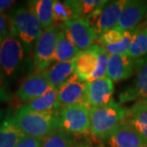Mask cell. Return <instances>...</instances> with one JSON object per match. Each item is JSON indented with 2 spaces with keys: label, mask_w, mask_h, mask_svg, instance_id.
<instances>
[{
  "label": "cell",
  "mask_w": 147,
  "mask_h": 147,
  "mask_svg": "<svg viewBox=\"0 0 147 147\" xmlns=\"http://www.w3.org/2000/svg\"><path fill=\"white\" fill-rule=\"evenodd\" d=\"M13 119L27 137L43 139L60 129V110L38 112L22 105L13 112Z\"/></svg>",
  "instance_id": "1"
},
{
  "label": "cell",
  "mask_w": 147,
  "mask_h": 147,
  "mask_svg": "<svg viewBox=\"0 0 147 147\" xmlns=\"http://www.w3.org/2000/svg\"><path fill=\"white\" fill-rule=\"evenodd\" d=\"M7 16L10 34L16 37L30 54L43 31L41 24L28 5L11 10Z\"/></svg>",
  "instance_id": "2"
},
{
  "label": "cell",
  "mask_w": 147,
  "mask_h": 147,
  "mask_svg": "<svg viewBox=\"0 0 147 147\" xmlns=\"http://www.w3.org/2000/svg\"><path fill=\"white\" fill-rule=\"evenodd\" d=\"M127 109L113 100L110 104L90 107V132L101 141H106L122 122L126 119Z\"/></svg>",
  "instance_id": "3"
},
{
  "label": "cell",
  "mask_w": 147,
  "mask_h": 147,
  "mask_svg": "<svg viewBox=\"0 0 147 147\" xmlns=\"http://www.w3.org/2000/svg\"><path fill=\"white\" fill-rule=\"evenodd\" d=\"M29 54L16 37L9 34L0 44V72L4 79H15L22 72Z\"/></svg>",
  "instance_id": "4"
},
{
  "label": "cell",
  "mask_w": 147,
  "mask_h": 147,
  "mask_svg": "<svg viewBox=\"0 0 147 147\" xmlns=\"http://www.w3.org/2000/svg\"><path fill=\"white\" fill-rule=\"evenodd\" d=\"M90 126V107L87 104L77 103L60 110V129L78 136L88 134Z\"/></svg>",
  "instance_id": "5"
},
{
  "label": "cell",
  "mask_w": 147,
  "mask_h": 147,
  "mask_svg": "<svg viewBox=\"0 0 147 147\" xmlns=\"http://www.w3.org/2000/svg\"><path fill=\"white\" fill-rule=\"evenodd\" d=\"M61 26H53L43 30L33 52V65L35 70H44L54 62L56 48Z\"/></svg>",
  "instance_id": "6"
},
{
  "label": "cell",
  "mask_w": 147,
  "mask_h": 147,
  "mask_svg": "<svg viewBox=\"0 0 147 147\" xmlns=\"http://www.w3.org/2000/svg\"><path fill=\"white\" fill-rule=\"evenodd\" d=\"M61 30L81 52L88 50L98 40V36L93 27L84 19L68 21L61 26Z\"/></svg>",
  "instance_id": "7"
},
{
  "label": "cell",
  "mask_w": 147,
  "mask_h": 147,
  "mask_svg": "<svg viewBox=\"0 0 147 147\" xmlns=\"http://www.w3.org/2000/svg\"><path fill=\"white\" fill-rule=\"evenodd\" d=\"M135 79L119 94V103L140 100L147 96V56L135 60Z\"/></svg>",
  "instance_id": "8"
},
{
  "label": "cell",
  "mask_w": 147,
  "mask_h": 147,
  "mask_svg": "<svg viewBox=\"0 0 147 147\" xmlns=\"http://www.w3.org/2000/svg\"><path fill=\"white\" fill-rule=\"evenodd\" d=\"M50 88L43 70H34L21 82L15 96L18 101L26 105L41 96Z\"/></svg>",
  "instance_id": "9"
},
{
  "label": "cell",
  "mask_w": 147,
  "mask_h": 147,
  "mask_svg": "<svg viewBox=\"0 0 147 147\" xmlns=\"http://www.w3.org/2000/svg\"><path fill=\"white\" fill-rule=\"evenodd\" d=\"M114 82L107 76L88 82L84 103L89 107L108 105L114 100Z\"/></svg>",
  "instance_id": "10"
},
{
  "label": "cell",
  "mask_w": 147,
  "mask_h": 147,
  "mask_svg": "<svg viewBox=\"0 0 147 147\" xmlns=\"http://www.w3.org/2000/svg\"><path fill=\"white\" fill-rule=\"evenodd\" d=\"M110 147H146L147 139L127 121L122 122L105 141Z\"/></svg>",
  "instance_id": "11"
},
{
  "label": "cell",
  "mask_w": 147,
  "mask_h": 147,
  "mask_svg": "<svg viewBox=\"0 0 147 147\" xmlns=\"http://www.w3.org/2000/svg\"><path fill=\"white\" fill-rule=\"evenodd\" d=\"M88 82L75 74L58 89V102L61 109L68 105L84 103Z\"/></svg>",
  "instance_id": "12"
},
{
  "label": "cell",
  "mask_w": 147,
  "mask_h": 147,
  "mask_svg": "<svg viewBox=\"0 0 147 147\" xmlns=\"http://www.w3.org/2000/svg\"><path fill=\"white\" fill-rule=\"evenodd\" d=\"M147 14V1L127 0L118 24L123 30L132 31Z\"/></svg>",
  "instance_id": "13"
},
{
  "label": "cell",
  "mask_w": 147,
  "mask_h": 147,
  "mask_svg": "<svg viewBox=\"0 0 147 147\" xmlns=\"http://www.w3.org/2000/svg\"><path fill=\"white\" fill-rule=\"evenodd\" d=\"M127 0L109 1L95 22L93 29L99 37L105 32L118 26L123 8Z\"/></svg>",
  "instance_id": "14"
},
{
  "label": "cell",
  "mask_w": 147,
  "mask_h": 147,
  "mask_svg": "<svg viewBox=\"0 0 147 147\" xmlns=\"http://www.w3.org/2000/svg\"><path fill=\"white\" fill-rule=\"evenodd\" d=\"M135 61L127 56L110 55L106 76L113 82L131 78L134 74Z\"/></svg>",
  "instance_id": "15"
},
{
  "label": "cell",
  "mask_w": 147,
  "mask_h": 147,
  "mask_svg": "<svg viewBox=\"0 0 147 147\" xmlns=\"http://www.w3.org/2000/svg\"><path fill=\"white\" fill-rule=\"evenodd\" d=\"M43 74L50 87L59 89L74 74V59L52 64L43 70Z\"/></svg>",
  "instance_id": "16"
},
{
  "label": "cell",
  "mask_w": 147,
  "mask_h": 147,
  "mask_svg": "<svg viewBox=\"0 0 147 147\" xmlns=\"http://www.w3.org/2000/svg\"><path fill=\"white\" fill-rule=\"evenodd\" d=\"M97 45L94 44L88 50L80 52L74 58V74L86 82L89 81L97 66Z\"/></svg>",
  "instance_id": "17"
},
{
  "label": "cell",
  "mask_w": 147,
  "mask_h": 147,
  "mask_svg": "<svg viewBox=\"0 0 147 147\" xmlns=\"http://www.w3.org/2000/svg\"><path fill=\"white\" fill-rule=\"evenodd\" d=\"M25 136L14 122L13 112L8 110L0 123V147H16Z\"/></svg>",
  "instance_id": "18"
},
{
  "label": "cell",
  "mask_w": 147,
  "mask_h": 147,
  "mask_svg": "<svg viewBox=\"0 0 147 147\" xmlns=\"http://www.w3.org/2000/svg\"><path fill=\"white\" fill-rule=\"evenodd\" d=\"M127 56L134 61L147 56V27L146 21L142 22L132 30V40Z\"/></svg>",
  "instance_id": "19"
},
{
  "label": "cell",
  "mask_w": 147,
  "mask_h": 147,
  "mask_svg": "<svg viewBox=\"0 0 147 147\" xmlns=\"http://www.w3.org/2000/svg\"><path fill=\"white\" fill-rule=\"evenodd\" d=\"M54 1L55 0H34L27 3L28 7L35 15L43 30L54 26Z\"/></svg>",
  "instance_id": "20"
},
{
  "label": "cell",
  "mask_w": 147,
  "mask_h": 147,
  "mask_svg": "<svg viewBox=\"0 0 147 147\" xmlns=\"http://www.w3.org/2000/svg\"><path fill=\"white\" fill-rule=\"evenodd\" d=\"M125 121L147 139V104L140 100L127 109Z\"/></svg>",
  "instance_id": "21"
},
{
  "label": "cell",
  "mask_w": 147,
  "mask_h": 147,
  "mask_svg": "<svg viewBox=\"0 0 147 147\" xmlns=\"http://www.w3.org/2000/svg\"><path fill=\"white\" fill-rule=\"evenodd\" d=\"M29 109L38 112H53L61 110L58 102V89L50 88L41 96L26 104Z\"/></svg>",
  "instance_id": "22"
},
{
  "label": "cell",
  "mask_w": 147,
  "mask_h": 147,
  "mask_svg": "<svg viewBox=\"0 0 147 147\" xmlns=\"http://www.w3.org/2000/svg\"><path fill=\"white\" fill-rule=\"evenodd\" d=\"M80 52L81 51L69 39L61 30L58 37L54 62H64L74 60Z\"/></svg>",
  "instance_id": "23"
},
{
  "label": "cell",
  "mask_w": 147,
  "mask_h": 147,
  "mask_svg": "<svg viewBox=\"0 0 147 147\" xmlns=\"http://www.w3.org/2000/svg\"><path fill=\"white\" fill-rule=\"evenodd\" d=\"M67 3L70 6L76 19L85 20L88 16L92 14L101 6L108 1L105 0H67Z\"/></svg>",
  "instance_id": "24"
},
{
  "label": "cell",
  "mask_w": 147,
  "mask_h": 147,
  "mask_svg": "<svg viewBox=\"0 0 147 147\" xmlns=\"http://www.w3.org/2000/svg\"><path fill=\"white\" fill-rule=\"evenodd\" d=\"M77 136L59 129L52 135L42 139L41 147H74Z\"/></svg>",
  "instance_id": "25"
},
{
  "label": "cell",
  "mask_w": 147,
  "mask_h": 147,
  "mask_svg": "<svg viewBox=\"0 0 147 147\" xmlns=\"http://www.w3.org/2000/svg\"><path fill=\"white\" fill-rule=\"evenodd\" d=\"M53 19L54 26H61L69 21L75 20L73 10L66 1H54Z\"/></svg>",
  "instance_id": "26"
},
{
  "label": "cell",
  "mask_w": 147,
  "mask_h": 147,
  "mask_svg": "<svg viewBox=\"0 0 147 147\" xmlns=\"http://www.w3.org/2000/svg\"><path fill=\"white\" fill-rule=\"evenodd\" d=\"M127 32L128 31L123 30L119 27H114L98 37L99 44L101 47L117 44L119 42H122L125 38Z\"/></svg>",
  "instance_id": "27"
},
{
  "label": "cell",
  "mask_w": 147,
  "mask_h": 147,
  "mask_svg": "<svg viewBox=\"0 0 147 147\" xmlns=\"http://www.w3.org/2000/svg\"><path fill=\"white\" fill-rule=\"evenodd\" d=\"M96 57H97V66H96L94 74H92V76L91 77V79H89L88 82L106 76L110 54L107 53L103 47L97 45V47H96Z\"/></svg>",
  "instance_id": "28"
},
{
  "label": "cell",
  "mask_w": 147,
  "mask_h": 147,
  "mask_svg": "<svg viewBox=\"0 0 147 147\" xmlns=\"http://www.w3.org/2000/svg\"><path fill=\"white\" fill-rule=\"evenodd\" d=\"M10 34L9 22L7 15L0 13V44Z\"/></svg>",
  "instance_id": "29"
},
{
  "label": "cell",
  "mask_w": 147,
  "mask_h": 147,
  "mask_svg": "<svg viewBox=\"0 0 147 147\" xmlns=\"http://www.w3.org/2000/svg\"><path fill=\"white\" fill-rule=\"evenodd\" d=\"M42 144V139L25 136L16 147H41Z\"/></svg>",
  "instance_id": "30"
},
{
  "label": "cell",
  "mask_w": 147,
  "mask_h": 147,
  "mask_svg": "<svg viewBox=\"0 0 147 147\" xmlns=\"http://www.w3.org/2000/svg\"><path fill=\"white\" fill-rule=\"evenodd\" d=\"M15 3V1L13 0H0V13L6 15V12L10 9L13 4Z\"/></svg>",
  "instance_id": "31"
},
{
  "label": "cell",
  "mask_w": 147,
  "mask_h": 147,
  "mask_svg": "<svg viewBox=\"0 0 147 147\" xmlns=\"http://www.w3.org/2000/svg\"><path fill=\"white\" fill-rule=\"evenodd\" d=\"M11 95L9 93V92L7 90L4 86L0 87V103L7 102L10 100Z\"/></svg>",
  "instance_id": "32"
},
{
  "label": "cell",
  "mask_w": 147,
  "mask_h": 147,
  "mask_svg": "<svg viewBox=\"0 0 147 147\" xmlns=\"http://www.w3.org/2000/svg\"><path fill=\"white\" fill-rule=\"evenodd\" d=\"M74 147H93L92 144L88 140L84 139H76Z\"/></svg>",
  "instance_id": "33"
},
{
  "label": "cell",
  "mask_w": 147,
  "mask_h": 147,
  "mask_svg": "<svg viewBox=\"0 0 147 147\" xmlns=\"http://www.w3.org/2000/svg\"><path fill=\"white\" fill-rule=\"evenodd\" d=\"M5 113H4V110H0V123H2V121L3 120L4 117H5Z\"/></svg>",
  "instance_id": "34"
},
{
  "label": "cell",
  "mask_w": 147,
  "mask_h": 147,
  "mask_svg": "<svg viewBox=\"0 0 147 147\" xmlns=\"http://www.w3.org/2000/svg\"><path fill=\"white\" fill-rule=\"evenodd\" d=\"M3 82H4V79L2 76V74L0 72V87H3Z\"/></svg>",
  "instance_id": "35"
},
{
  "label": "cell",
  "mask_w": 147,
  "mask_h": 147,
  "mask_svg": "<svg viewBox=\"0 0 147 147\" xmlns=\"http://www.w3.org/2000/svg\"><path fill=\"white\" fill-rule=\"evenodd\" d=\"M138 101V100H137ZM140 101H142V102H144V103H146L147 104V96L146 97H145V98H143L142 100H140Z\"/></svg>",
  "instance_id": "36"
},
{
  "label": "cell",
  "mask_w": 147,
  "mask_h": 147,
  "mask_svg": "<svg viewBox=\"0 0 147 147\" xmlns=\"http://www.w3.org/2000/svg\"><path fill=\"white\" fill-rule=\"evenodd\" d=\"M146 27H147V14H146Z\"/></svg>",
  "instance_id": "37"
},
{
  "label": "cell",
  "mask_w": 147,
  "mask_h": 147,
  "mask_svg": "<svg viewBox=\"0 0 147 147\" xmlns=\"http://www.w3.org/2000/svg\"><path fill=\"white\" fill-rule=\"evenodd\" d=\"M146 147H147V146H146Z\"/></svg>",
  "instance_id": "38"
}]
</instances>
